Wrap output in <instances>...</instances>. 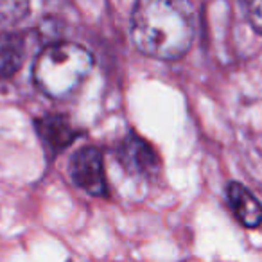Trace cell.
Here are the masks:
<instances>
[{"label":"cell","mask_w":262,"mask_h":262,"mask_svg":"<svg viewBox=\"0 0 262 262\" xmlns=\"http://www.w3.org/2000/svg\"><path fill=\"white\" fill-rule=\"evenodd\" d=\"M117 158L120 165L133 176H144L149 178L158 172V155L155 149L140 139L137 133H129L117 147Z\"/></svg>","instance_id":"cell-4"},{"label":"cell","mask_w":262,"mask_h":262,"mask_svg":"<svg viewBox=\"0 0 262 262\" xmlns=\"http://www.w3.org/2000/svg\"><path fill=\"white\" fill-rule=\"evenodd\" d=\"M70 178L79 189L92 196H104L106 194V178L102 155L99 147L84 146L72 155L69 164Z\"/></svg>","instance_id":"cell-3"},{"label":"cell","mask_w":262,"mask_h":262,"mask_svg":"<svg viewBox=\"0 0 262 262\" xmlns=\"http://www.w3.org/2000/svg\"><path fill=\"white\" fill-rule=\"evenodd\" d=\"M27 52L26 36L11 31H0V81L15 76L24 65Z\"/></svg>","instance_id":"cell-7"},{"label":"cell","mask_w":262,"mask_h":262,"mask_svg":"<svg viewBox=\"0 0 262 262\" xmlns=\"http://www.w3.org/2000/svg\"><path fill=\"white\" fill-rule=\"evenodd\" d=\"M31 11V0H0V27L20 24Z\"/></svg>","instance_id":"cell-8"},{"label":"cell","mask_w":262,"mask_h":262,"mask_svg":"<svg viewBox=\"0 0 262 262\" xmlns=\"http://www.w3.org/2000/svg\"><path fill=\"white\" fill-rule=\"evenodd\" d=\"M246 15L255 33L262 34V0H250L246 4Z\"/></svg>","instance_id":"cell-9"},{"label":"cell","mask_w":262,"mask_h":262,"mask_svg":"<svg viewBox=\"0 0 262 262\" xmlns=\"http://www.w3.org/2000/svg\"><path fill=\"white\" fill-rule=\"evenodd\" d=\"M196 13L190 0H137L131 13V40L142 54L176 61L192 47Z\"/></svg>","instance_id":"cell-1"},{"label":"cell","mask_w":262,"mask_h":262,"mask_svg":"<svg viewBox=\"0 0 262 262\" xmlns=\"http://www.w3.org/2000/svg\"><path fill=\"white\" fill-rule=\"evenodd\" d=\"M34 126H36V133L43 142L45 149L51 155L61 153L79 137L72 122L59 113H47V115L40 117L34 122Z\"/></svg>","instance_id":"cell-5"},{"label":"cell","mask_w":262,"mask_h":262,"mask_svg":"<svg viewBox=\"0 0 262 262\" xmlns=\"http://www.w3.org/2000/svg\"><path fill=\"white\" fill-rule=\"evenodd\" d=\"M226 200H228L230 210L243 226L257 228L262 223V203L244 185L230 182L226 185Z\"/></svg>","instance_id":"cell-6"},{"label":"cell","mask_w":262,"mask_h":262,"mask_svg":"<svg viewBox=\"0 0 262 262\" xmlns=\"http://www.w3.org/2000/svg\"><path fill=\"white\" fill-rule=\"evenodd\" d=\"M94 70V56L84 47L70 41L47 45L36 56L33 81L41 94L51 99L72 95Z\"/></svg>","instance_id":"cell-2"},{"label":"cell","mask_w":262,"mask_h":262,"mask_svg":"<svg viewBox=\"0 0 262 262\" xmlns=\"http://www.w3.org/2000/svg\"><path fill=\"white\" fill-rule=\"evenodd\" d=\"M241 2H243V4H244V6H246V4H248V2H250V0H241Z\"/></svg>","instance_id":"cell-10"}]
</instances>
